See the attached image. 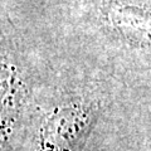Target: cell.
<instances>
[{
  "label": "cell",
  "mask_w": 151,
  "mask_h": 151,
  "mask_svg": "<svg viewBox=\"0 0 151 151\" xmlns=\"http://www.w3.org/2000/svg\"><path fill=\"white\" fill-rule=\"evenodd\" d=\"M107 18L111 25L136 47L151 45V10L130 4H113Z\"/></svg>",
  "instance_id": "6da1fadb"
}]
</instances>
